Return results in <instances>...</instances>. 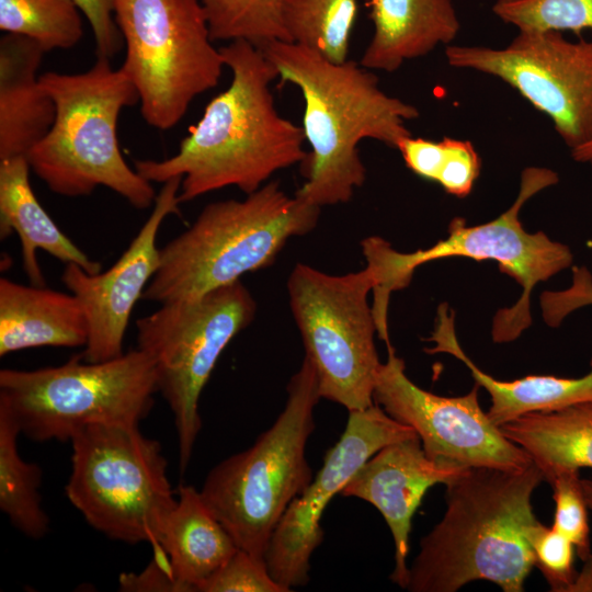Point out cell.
<instances>
[{
    "label": "cell",
    "instance_id": "obj_1",
    "mask_svg": "<svg viewBox=\"0 0 592 592\" xmlns=\"http://www.w3.org/2000/svg\"><path fill=\"white\" fill-rule=\"evenodd\" d=\"M219 49L231 71L228 88L209 101L173 156L135 161L149 182L181 177V203L227 186L251 194L308 155L303 127L275 107L270 86L278 73L263 52L243 39Z\"/></svg>",
    "mask_w": 592,
    "mask_h": 592
},
{
    "label": "cell",
    "instance_id": "obj_2",
    "mask_svg": "<svg viewBox=\"0 0 592 592\" xmlns=\"http://www.w3.org/2000/svg\"><path fill=\"white\" fill-rule=\"evenodd\" d=\"M260 49L305 103L301 127L311 150L304 161L306 182L295 196L319 208L349 202L366 179L358 143L371 138L397 149L411 136L406 122L419 117V110L385 93L378 78L354 60L334 64L284 41Z\"/></svg>",
    "mask_w": 592,
    "mask_h": 592
},
{
    "label": "cell",
    "instance_id": "obj_3",
    "mask_svg": "<svg viewBox=\"0 0 592 592\" xmlns=\"http://www.w3.org/2000/svg\"><path fill=\"white\" fill-rule=\"evenodd\" d=\"M545 481L532 463L522 469L468 467L446 486V510L420 540L407 590L455 592L487 580L522 592L535 566L526 528L537 519L532 496Z\"/></svg>",
    "mask_w": 592,
    "mask_h": 592
},
{
    "label": "cell",
    "instance_id": "obj_4",
    "mask_svg": "<svg viewBox=\"0 0 592 592\" xmlns=\"http://www.w3.org/2000/svg\"><path fill=\"white\" fill-rule=\"evenodd\" d=\"M39 82L56 112L48 133L26 155L31 171L62 196H86L105 186L137 209L153 206L151 182L127 164L119 149V114L139 102L122 68L98 57L84 72L48 71Z\"/></svg>",
    "mask_w": 592,
    "mask_h": 592
},
{
    "label": "cell",
    "instance_id": "obj_5",
    "mask_svg": "<svg viewBox=\"0 0 592 592\" xmlns=\"http://www.w3.org/2000/svg\"><path fill=\"white\" fill-rule=\"evenodd\" d=\"M320 208L271 181L243 200L206 205L194 223L160 249V265L141 299H191L270 265L288 239L310 232Z\"/></svg>",
    "mask_w": 592,
    "mask_h": 592
},
{
    "label": "cell",
    "instance_id": "obj_6",
    "mask_svg": "<svg viewBox=\"0 0 592 592\" xmlns=\"http://www.w3.org/2000/svg\"><path fill=\"white\" fill-rule=\"evenodd\" d=\"M558 181V174L550 169H524L517 197L505 212L476 226L467 225L463 217H454L448 225V236L424 250L405 253L379 237L365 239L362 242L364 255L377 274V285L373 289L374 312L387 316L390 294L407 287L415 269L424 263L452 257L494 261L501 272L519 283L522 294L513 306L496 314L492 339L496 343L517 339L532 323L530 298L533 288L569 267L573 261L568 246L551 240L543 231L527 232L520 220L525 203Z\"/></svg>",
    "mask_w": 592,
    "mask_h": 592
},
{
    "label": "cell",
    "instance_id": "obj_7",
    "mask_svg": "<svg viewBox=\"0 0 592 592\" xmlns=\"http://www.w3.org/2000/svg\"><path fill=\"white\" fill-rule=\"evenodd\" d=\"M320 398L316 372L305 356L274 423L249 448L217 464L200 490L238 548L257 558L264 559L277 523L314 478L306 446Z\"/></svg>",
    "mask_w": 592,
    "mask_h": 592
},
{
    "label": "cell",
    "instance_id": "obj_8",
    "mask_svg": "<svg viewBox=\"0 0 592 592\" xmlns=\"http://www.w3.org/2000/svg\"><path fill=\"white\" fill-rule=\"evenodd\" d=\"M156 392L155 362L138 348L103 362L75 355L59 366L0 371V406L38 442L70 441L94 424H139Z\"/></svg>",
    "mask_w": 592,
    "mask_h": 592
},
{
    "label": "cell",
    "instance_id": "obj_9",
    "mask_svg": "<svg viewBox=\"0 0 592 592\" xmlns=\"http://www.w3.org/2000/svg\"><path fill=\"white\" fill-rule=\"evenodd\" d=\"M70 442V503L109 538L156 546L177 502L161 445L138 424L89 425Z\"/></svg>",
    "mask_w": 592,
    "mask_h": 592
},
{
    "label": "cell",
    "instance_id": "obj_10",
    "mask_svg": "<svg viewBox=\"0 0 592 592\" xmlns=\"http://www.w3.org/2000/svg\"><path fill=\"white\" fill-rule=\"evenodd\" d=\"M114 18L126 50L121 68L144 121L173 128L196 96L218 84L225 66L201 0H114Z\"/></svg>",
    "mask_w": 592,
    "mask_h": 592
},
{
    "label": "cell",
    "instance_id": "obj_11",
    "mask_svg": "<svg viewBox=\"0 0 592 592\" xmlns=\"http://www.w3.org/2000/svg\"><path fill=\"white\" fill-rule=\"evenodd\" d=\"M255 310L251 293L237 281L196 298L161 304L136 322L137 348L152 357L158 392L174 417L181 473L202 429V390L223 351L251 323Z\"/></svg>",
    "mask_w": 592,
    "mask_h": 592
},
{
    "label": "cell",
    "instance_id": "obj_12",
    "mask_svg": "<svg viewBox=\"0 0 592 592\" xmlns=\"http://www.w3.org/2000/svg\"><path fill=\"white\" fill-rule=\"evenodd\" d=\"M377 274L367 266L345 275H330L298 263L287 280L293 317L311 363L321 398L348 411L373 406L380 361L377 332L367 295Z\"/></svg>",
    "mask_w": 592,
    "mask_h": 592
},
{
    "label": "cell",
    "instance_id": "obj_13",
    "mask_svg": "<svg viewBox=\"0 0 592 592\" xmlns=\"http://www.w3.org/2000/svg\"><path fill=\"white\" fill-rule=\"evenodd\" d=\"M449 66L501 79L546 114L570 150L592 140V41L519 32L503 48L448 45Z\"/></svg>",
    "mask_w": 592,
    "mask_h": 592
},
{
    "label": "cell",
    "instance_id": "obj_14",
    "mask_svg": "<svg viewBox=\"0 0 592 592\" xmlns=\"http://www.w3.org/2000/svg\"><path fill=\"white\" fill-rule=\"evenodd\" d=\"M405 368L403 360L388 348L373 399L392 419L414 430L430 458L499 469H522L533 463L481 409L477 384L463 396H439L415 385Z\"/></svg>",
    "mask_w": 592,
    "mask_h": 592
},
{
    "label": "cell",
    "instance_id": "obj_15",
    "mask_svg": "<svg viewBox=\"0 0 592 592\" xmlns=\"http://www.w3.org/2000/svg\"><path fill=\"white\" fill-rule=\"evenodd\" d=\"M415 435L412 428L396 421L376 403L349 411L339 441L327 452L310 483L291 502L267 544L266 568L287 592L309 581L310 558L323 540L321 517L330 501L375 453Z\"/></svg>",
    "mask_w": 592,
    "mask_h": 592
},
{
    "label": "cell",
    "instance_id": "obj_16",
    "mask_svg": "<svg viewBox=\"0 0 592 592\" xmlns=\"http://www.w3.org/2000/svg\"><path fill=\"white\" fill-rule=\"evenodd\" d=\"M181 181L177 177L162 183L148 219L107 271L89 274L75 263L66 264L61 281L80 300L89 322L84 361L103 362L124 353L132 310L160 265L158 230L169 215L181 214Z\"/></svg>",
    "mask_w": 592,
    "mask_h": 592
},
{
    "label": "cell",
    "instance_id": "obj_17",
    "mask_svg": "<svg viewBox=\"0 0 592 592\" xmlns=\"http://www.w3.org/2000/svg\"><path fill=\"white\" fill-rule=\"evenodd\" d=\"M468 467L430 458L418 435L386 445L368 458L341 492L374 505L386 521L395 547L394 583L407 588L412 519L428 490L447 485Z\"/></svg>",
    "mask_w": 592,
    "mask_h": 592
},
{
    "label": "cell",
    "instance_id": "obj_18",
    "mask_svg": "<svg viewBox=\"0 0 592 592\" xmlns=\"http://www.w3.org/2000/svg\"><path fill=\"white\" fill-rule=\"evenodd\" d=\"M428 341L429 354L447 353L462 361L470 371L479 387L491 399L488 415L501 426L532 412L559 410L579 402L592 400V360L590 372L581 377L554 375H527L514 380H500L481 371L462 349L455 329V314L447 304L437 307L434 329Z\"/></svg>",
    "mask_w": 592,
    "mask_h": 592
},
{
    "label": "cell",
    "instance_id": "obj_19",
    "mask_svg": "<svg viewBox=\"0 0 592 592\" xmlns=\"http://www.w3.org/2000/svg\"><path fill=\"white\" fill-rule=\"evenodd\" d=\"M44 54L25 36L0 39V160L26 157L54 123L55 104L37 73Z\"/></svg>",
    "mask_w": 592,
    "mask_h": 592
},
{
    "label": "cell",
    "instance_id": "obj_20",
    "mask_svg": "<svg viewBox=\"0 0 592 592\" xmlns=\"http://www.w3.org/2000/svg\"><path fill=\"white\" fill-rule=\"evenodd\" d=\"M89 322L76 295L0 278V355L37 346H86Z\"/></svg>",
    "mask_w": 592,
    "mask_h": 592
},
{
    "label": "cell",
    "instance_id": "obj_21",
    "mask_svg": "<svg viewBox=\"0 0 592 592\" xmlns=\"http://www.w3.org/2000/svg\"><path fill=\"white\" fill-rule=\"evenodd\" d=\"M374 33L360 65L392 72L406 60L449 45L459 32L451 0H367Z\"/></svg>",
    "mask_w": 592,
    "mask_h": 592
},
{
    "label": "cell",
    "instance_id": "obj_22",
    "mask_svg": "<svg viewBox=\"0 0 592 592\" xmlns=\"http://www.w3.org/2000/svg\"><path fill=\"white\" fill-rule=\"evenodd\" d=\"M26 157L0 160V235L15 231L21 242L23 270L32 285L45 286L36 250L64 263H75L89 274L101 272V263L80 250L54 223L36 198L30 182Z\"/></svg>",
    "mask_w": 592,
    "mask_h": 592
},
{
    "label": "cell",
    "instance_id": "obj_23",
    "mask_svg": "<svg viewBox=\"0 0 592 592\" xmlns=\"http://www.w3.org/2000/svg\"><path fill=\"white\" fill-rule=\"evenodd\" d=\"M155 548H161L183 592H197L239 548L193 486L181 485Z\"/></svg>",
    "mask_w": 592,
    "mask_h": 592
},
{
    "label": "cell",
    "instance_id": "obj_24",
    "mask_svg": "<svg viewBox=\"0 0 592 592\" xmlns=\"http://www.w3.org/2000/svg\"><path fill=\"white\" fill-rule=\"evenodd\" d=\"M499 428L528 454L547 482L561 470L592 468V400L527 413Z\"/></svg>",
    "mask_w": 592,
    "mask_h": 592
},
{
    "label": "cell",
    "instance_id": "obj_25",
    "mask_svg": "<svg viewBox=\"0 0 592 592\" xmlns=\"http://www.w3.org/2000/svg\"><path fill=\"white\" fill-rule=\"evenodd\" d=\"M20 434L12 417L0 406V509L22 534L38 539L49 530L39 493L42 470L20 456Z\"/></svg>",
    "mask_w": 592,
    "mask_h": 592
},
{
    "label": "cell",
    "instance_id": "obj_26",
    "mask_svg": "<svg viewBox=\"0 0 592 592\" xmlns=\"http://www.w3.org/2000/svg\"><path fill=\"white\" fill-rule=\"evenodd\" d=\"M282 15L291 42L334 64L349 59L356 0H283Z\"/></svg>",
    "mask_w": 592,
    "mask_h": 592
},
{
    "label": "cell",
    "instance_id": "obj_27",
    "mask_svg": "<svg viewBox=\"0 0 592 592\" xmlns=\"http://www.w3.org/2000/svg\"><path fill=\"white\" fill-rule=\"evenodd\" d=\"M397 150L410 171L458 198L470 194L481 169L480 157L468 140L444 137L434 141L411 135Z\"/></svg>",
    "mask_w": 592,
    "mask_h": 592
},
{
    "label": "cell",
    "instance_id": "obj_28",
    "mask_svg": "<svg viewBox=\"0 0 592 592\" xmlns=\"http://www.w3.org/2000/svg\"><path fill=\"white\" fill-rule=\"evenodd\" d=\"M0 30L37 42L45 53L72 48L83 35L72 0H0Z\"/></svg>",
    "mask_w": 592,
    "mask_h": 592
},
{
    "label": "cell",
    "instance_id": "obj_29",
    "mask_svg": "<svg viewBox=\"0 0 592 592\" xmlns=\"http://www.w3.org/2000/svg\"><path fill=\"white\" fill-rule=\"evenodd\" d=\"M212 39H243L260 48L272 41L291 42L283 0H201Z\"/></svg>",
    "mask_w": 592,
    "mask_h": 592
},
{
    "label": "cell",
    "instance_id": "obj_30",
    "mask_svg": "<svg viewBox=\"0 0 592 592\" xmlns=\"http://www.w3.org/2000/svg\"><path fill=\"white\" fill-rule=\"evenodd\" d=\"M492 11L519 32L592 30V0H497Z\"/></svg>",
    "mask_w": 592,
    "mask_h": 592
},
{
    "label": "cell",
    "instance_id": "obj_31",
    "mask_svg": "<svg viewBox=\"0 0 592 592\" xmlns=\"http://www.w3.org/2000/svg\"><path fill=\"white\" fill-rule=\"evenodd\" d=\"M553 487L555 516L553 527L565 535L584 560L591 554L588 504L584 499L579 470L557 473L549 481Z\"/></svg>",
    "mask_w": 592,
    "mask_h": 592
},
{
    "label": "cell",
    "instance_id": "obj_32",
    "mask_svg": "<svg viewBox=\"0 0 592 592\" xmlns=\"http://www.w3.org/2000/svg\"><path fill=\"white\" fill-rule=\"evenodd\" d=\"M526 539L534 555L535 566L540 570L551 591L568 592L577 572L573 544L553 526L538 520L526 528Z\"/></svg>",
    "mask_w": 592,
    "mask_h": 592
},
{
    "label": "cell",
    "instance_id": "obj_33",
    "mask_svg": "<svg viewBox=\"0 0 592 592\" xmlns=\"http://www.w3.org/2000/svg\"><path fill=\"white\" fill-rule=\"evenodd\" d=\"M197 592H287L270 574L265 560L238 549Z\"/></svg>",
    "mask_w": 592,
    "mask_h": 592
},
{
    "label": "cell",
    "instance_id": "obj_34",
    "mask_svg": "<svg viewBox=\"0 0 592 592\" xmlns=\"http://www.w3.org/2000/svg\"><path fill=\"white\" fill-rule=\"evenodd\" d=\"M540 309L549 327H558L577 309L592 305V275L584 266L572 269V283L561 291H546L540 295Z\"/></svg>",
    "mask_w": 592,
    "mask_h": 592
},
{
    "label": "cell",
    "instance_id": "obj_35",
    "mask_svg": "<svg viewBox=\"0 0 592 592\" xmlns=\"http://www.w3.org/2000/svg\"><path fill=\"white\" fill-rule=\"evenodd\" d=\"M88 20L98 57L112 59L123 47L114 18V0H72Z\"/></svg>",
    "mask_w": 592,
    "mask_h": 592
},
{
    "label": "cell",
    "instance_id": "obj_36",
    "mask_svg": "<svg viewBox=\"0 0 592 592\" xmlns=\"http://www.w3.org/2000/svg\"><path fill=\"white\" fill-rule=\"evenodd\" d=\"M118 587L125 592H183L161 548L153 549L151 561L141 572L122 573Z\"/></svg>",
    "mask_w": 592,
    "mask_h": 592
},
{
    "label": "cell",
    "instance_id": "obj_37",
    "mask_svg": "<svg viewBox=\"0 0 592 592\" xmlns=\"http://www.w3.org/2000/svg\"><path fill=\"white\" fill-rule=\"evenodd\" d=\"M582 561V569L577 572L568 592H592V553Z\"/></svg>",
    "mask_w": 592,
    "mask_h": 592
},
{
    "label": "cell",
    "instance_id": "obj_38",
    "mask_svg": "<svg viewBox=\"0 0 592 592\" xmlns=\"http://www.w3.org/2000/svg\"><path fill=\"white\" fill-rule=\"evenodd\" d=\"M570 152L577 162H592V140L570 150Z\"/></svg>",
    "mask_w": 592,
    "mask_h": 592
},
{
    "label": "cell",
    "instance_id": "obj_39",
    "mask_svg": "<svg viewBox=\"0 0 592 592\" xmlns=\"http://www.w3.org/2000/svg\"><path fill=\"white\" fill-rule=\"evenodd\" d=\"M581 485L588 508L592 510V480L581 479Z\"/></svg>",
    "mask_w": 592,
    "mask_h": 592
},
{
    "label": "cell",
    "instance_id": "obj_40",
    "mask_svg": "<svg viewBox=\"0 0 592 592\" xmlns=\"http://www.w3.org/2000/svg\"><path fill=\"white\" fill-rule=\"evenodd\" d=\"M592 164V162H590Z\"/></svg>",
    "mask_w": 592,
    "mask_h": 592
}]
</instances>
